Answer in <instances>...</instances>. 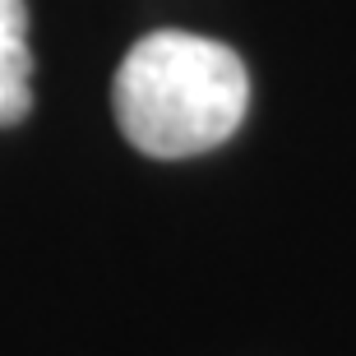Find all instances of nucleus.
<instances>
[{"mask_svg":"<svg viewBox=\"0 0 356 356\" xmlns=\"http://www.w3.org/2000/svg\"><path fill=\"white\" fill-rule=\"evenodd\" d=\"M120 134L144 158H199L227 144L250 106V74L232 47L158 28L125 51L111 83Z\"/></svg>","mask_w":356,"mask_h":356,"instance_id":"nucleus-1","label":"nucleus"},{"mask_svg":"<svg viewBox=\"0 0 356 356\" xmlns=\"http://www.w3.org/2000/svg\"><path fill=\"white\" fill-rule=\"evenodd\" d=\"M28 111H33L28 0H0V125H19Z\"/></svg>","mask_w":356,"mask_h":356,"instance_id":"nucleus-2","label":"nucleus"}]
</instances>
